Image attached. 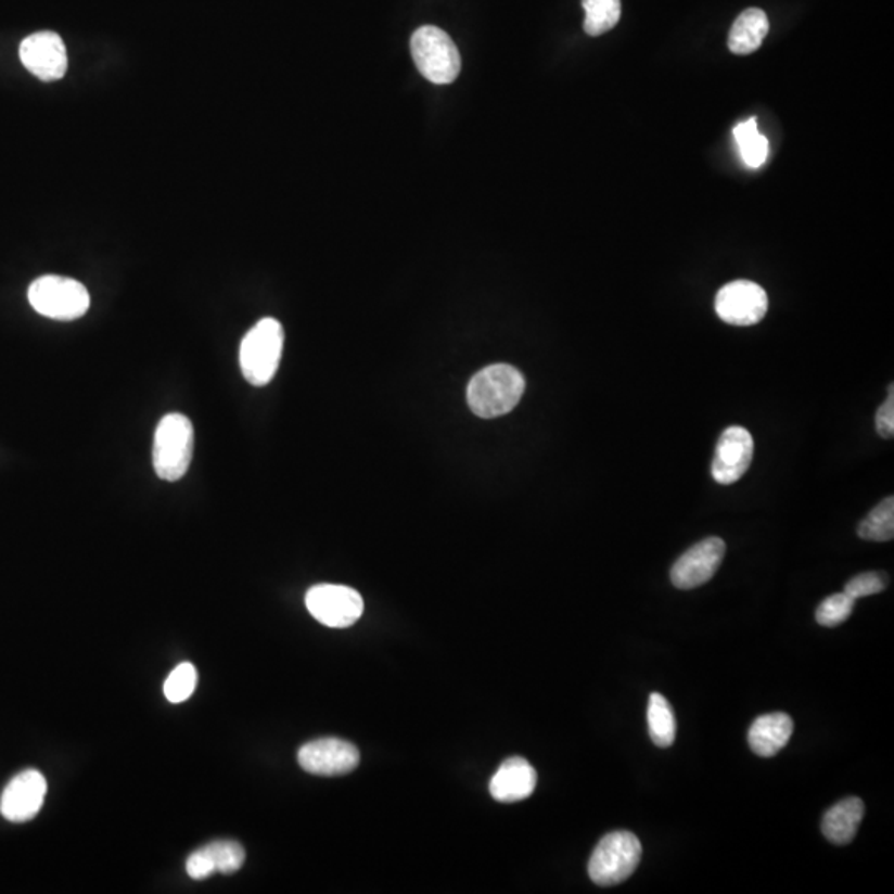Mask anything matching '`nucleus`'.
Instances as JSON below:
<instances>
[{
  "label": "nucleus",
  "instance_id": "6ab92c4d",
  "mask_svg": "<svg viewBox=\"0 0 894 894\" xmlns=\"http://www.w3.org/2000/svg\"><path fill=\"white\" fill-rule=\"evenodd\" d=\"M648 727L651 741L657 748H670L676 739V717L667 699L660 692H653L648 702Z\"/></svg>",
  "mask_w": 894,
  "mask_h": 894
},
{
  "label": "nucleus",
  "instance_id": "aec40b11",
  "mask_svg": "<svg viewBox=\"0 0 894 894\" xmlns=\"http://www.w3.org/2000/svg\"><path fill=\"white\" fill-rule=\"evenodd\" d=\"M733 138L738 143L741 157L744 159L749 168H761L767 157H769V141L764 135L758 133L757 118L748 119V122L739 123L733 128Z\"/></svg>",
  "mask_w": 894,
  "mask_h": 894
},
{
  "label": "nucleus",
  "instance_id": "9b49d317",
  "mask_svg": "<svg viewBox=\"0 0 894 894\" xmlns=\"http://www.w3.org/2000/svg\"><path fill=\"white\" fill-rule=\"evenodd\" d=\"M24 67L42 81L65 77L68 68L67 47L55 31L31 34L18 49Z\"/></svg>",
  "mask_w": 894,
  "mask_h": 894
},
{
  "label": "nucleus",
  "instance_id": "1a4fd4ad",
  "mask_svg": "<svg viewBox=\"0 0 894 894\" xmlns=\"http://www.w3.org/2000/svg\"><path fill=\"white\" fill-rule=\"evenodd\" d=\"M298 764L314 776L335 777L354 772L360 764V752L352 742L325 738L307 742L298 751Z\"/></svg>",
  "mask_w": 894,
  "mask_h": 894
},
{
  "label": "nucleus",
  "instance_id": "0eeeda50",
  "mask_svg": "<svg viewBox=\"0 0 894 894\" xmlns=\"http://www.w3.org/2000/svg\"><path fill=\"white\" fill-rule=\"evenodd\" d=\"M310 615L330 628H348L363 615V598L357 590L343 585H317L305 595Z\"/></svg>",
  "mask_w": 894,
  "mask_h": 894
},
{
  "label": "nucleus",
  "instance_id": "393cba45",
  "mask_svg": "<svg viewBox=\"0 0 894 894\" xmlns=\"http://www.w3.org/2000/svg\"><path fill=\"white\" fill-rule=\"evenodd\" d=\"M886 577H884L883 573H859V575L853 577L852 580L845 585V593L852 597L853 600H858V598L881 593V591L886 588Z\"/></svg>",
  "mask_w": 894,
  "mask_h": 894
},
{
  "label": "nucleus",
  "instance_id": "5701e85b",
  "mask_svg": "<svg viewBox=\"0 0 894 894\" xmlns=\"http://www.w3.org/2000/svg\"><path fill=\"white\" fill-rule=\"evenodd\" d=\"M197 685V670L191 663H182L173 669L165 682V695L173 704L191 698Z\"/></svg>",
  "mask_w": 894,
  "mask_h": 894
},
{
  "label": "nucleus",
  "instance_id": "f03ea898",
  "mask_svg": "<svg viewBox=\"0 0 894 894\" xmlns=\"http://www.w3.org/2000/svg\"><path fill=\"white\" fill-rule=\"evenodd\" d=\"M193 452V423L179 412L166 414L154 434L153 465L157 477L166 483H176L184 477Z\"/></svg>",
  "mask_w": 894,
  "mask_h": 894
},
{
  "label": "nucleus",
  "instance_id": "f257e3e1",
  "mask_svg": "<svg viewBox=\"0 0 894 894\" xmlns=\"http://www.w3.org/2000/svg\"><path fill=\"white\" fill-rule=\"evenodd\" d=\"M525 378L510 365H493L478 371L468 388V403L475 417L484 420L503 417L521 401Z\"/></svg>",
  "mask_w": 894,
  "mask_h": 894
},
{
  "label": "nucleus",
  "instance_id": "423d86ee",
  "mask_svg": "<svg viewBox=\"0 0 894 894\" xmlns=\"http://www.w3.org/2000/svg\"><path fill=\"white\" fill-rule=\"evenodd\" d=\"M411 53L418 71L431 84H452L461 72L458 47L446 31L433 25H424L412 34Z\"/></svg>",
  "mask_w": 894,
  "mask_h": 894
},
{
  "label": "nucleus",
  "instance_id": "7ed1b4c3",
  "mask_svg": "<svg viewBox=\"0 0 894 894\" xmlns=\"http://www.w3.org/2000/svg\"><path fill=\"white\" fill-rule=\"evenodd\" d=\"M283 349V329L276 318L255 323L241 343L242 374L254 386L269 385L279 370Z\"/></svg>",
  "mask_w": 894,
  "mask_h": 894
},
{
  "label": "nucleus",
  "instance_id": "b1692460",
  "mask_svg": "<svg viewBox=\"0 0 894 894\" xmlns=\"http://www.w3.org/2000/svg\"><path fill=\"white\" fill-rule=\"evenodd\" d=\"M855 601L852 597L843 591V593L830 595L821 601L820 606L815 613V618L821 626L827 628H835L842 625L852 616L853 609H855Z\"/></svg>",
  "mask_w": 894,
  "mask_h": 894
},
{
  "label": "nucleus",
  "instance_id": "412c9836",
  "mask_svg": "<svg viewBox=\"0 0 894 894\" xmlns=\"http://www.w3.org/2000/svg\"><path fill=\"white\" fill-rule=\"evenodd\" d=\"M585 9V31L598 37L612 30L622 17V0H582Z\"/></svg>",
  "mask_w": 894,
  "mask_h": 894
},
{
  "label": "nucleus",
  "instance_id": "a878e982",
  "mask_svg": "<svg viewBox=\"0 0 894 894\" xmlns=\"http://www.w3.org/2000/svg\"><path fill=\"white\" fill-rule=\"evenodd\" d=\"M877 430L883 439H893L894 436V395L893 385L890 386V396L884 399L877 412Z\"/></svg>",
  "mask_w": 894,
  "mask_h": 894
},
{
  "label": "nucleus",
  "instance_id": "a211bd4d",
  "mask_svg": "<svg viewBox=\"0 0 894 894\" xmlns=\"http://www.w3.org/2000/svg\"><path fill=\"white\" fill-rule=\"evenodd\" d=\"M769 18L761 9H748L733 22L729 31V50L738 55H749L758 50L769 34Z\"/></svg>",
  "mask_w": 894,
  "mask_h": 894
},
{
  "label": "nucleus",
  "instance_id": "4468645a",
  "mask_svg": "<svg viewBox=\"0 0 894 894\" xmlns=\"http://www.w3.org/2000/svg\"><path fill=\"white\" fill-rule=\"evenodd\" d=\"M245 850L232 840H219L196 850L186 861V871L193 880H206L214 873L232 874L241 870Z\"/></svg>",
  "mask_w": 894,
  "mask_h": 894
},
{
  "label": "nucleus",
  "instance_id": "20e7f679",
  "mask_svg": "<svg viewBox=\"0 0 894 894\" xmlns=\"http://www.w3.org/2000/svg\"><path fill=\"white\" fill-rule=\"evenodd\" d=\"M28 302L43 317L72 322L84 317L90 308L87 286L62 276H43L28 286Z\"/></svg>",
  "mask_w": 894,
  "mask_h": 894
},
{
  "label": "nucleus",
  "instance_id": "6e6552de",
  "mask_svg": "<svg viewBox=\"0 0 894 894\" xmlns=\"http://www.w3.org/2000/svg\"><path fill=\"white\" fill-rule=\"evenodd\" d=\"M714 308L723 322L733 327H751L761 322L769 310V297L757 283L736 280L717 292Z\"/></svg>",
  "mask_w": 894,
  "mask_h": 894
},
{
  "label": "nucleus",
  "instance_id": "ddd939ff",
  "mask_svg": "<svg viewBox=\"0 0 894 894\" xmlns=\"http://www.w3.org/2000/svg\"><path fill=\"white\" fill-rule=\"evenodd\" d=\"M47 795V780L39 770L15 776L0 796V814L5 820L22 823L37 817Z\"/></svg>",
  "mask_w": 894,
  "mask_h": 894
},
{
  "label": "nucleus",
  "instance_id": "39448f33",
  "mask_svg": "<svg viewBox=\"0 0 894 894\" xmlns=\"http://www.w3.org/2000/svg\"><path fill=\"white\" fill-rule=\"evenodd\" d=\"M643 848L631 832L604 835L591 853L588 874L598 886H615L628 880L640 865Z\"/></svg>",
  "mask_w": 894,
  "mask_h": 894
},
{
  "label": "nucleus",
  "instance_id": "2eb2a0df",
  "mask_svg": "<svg viewBox=\"0 0 894 894\" xmlns=\"http://www.w3.org/2000/svg\"><path fill=\"white\" fill-rule=\"evenodd\" d=\"M537 787V772L525 758L510 757L500 765L490 780V795L502 804L525 801Z\"/></svg>",
  "mask_w": 894,
  "mask_h": 894
},
{
  "label": "nucleus",
  "instance_id": "9d476101",
  "mask_svg": "<svg viewBox=\"0 0 894 894\" xmlns=\"http://www.w3.org/2000/svg\"><path fill=\"white\" fill-rule=\"evenodd\" d=\"M726 555L723 538L710 537L682 553L670 569V582L679 590H692L707 584L716 575Z\"/></svg>",
  "mask_w": 894,
  "mask_h": 894
},
{
  "label": "nucleus",
  "instance_id": "4be33fe9",
  "mask_svg": "<svg viewBox=\"0 0 894 894\" xmlns=\"http://www.w3.org/2000/svg\"><path fill=\"white\" fill-rule=\"evenodd\" d=\"M858 537L864 540L887 541L894 537V499L886 497L858 525Z\"/></svg>",
  "mask_w": 894,
  "mask_h": 894
},
{
  "label": "nucleus",
  "instance_id": "f8f14e48",
  "mask_svg": "<svg viewBox=\"0 0 894 894\" xmlns=\"http://www.w3.org/2000/svg\"><path fill=\"white\" fill-rule=\"evenodd\" d=\"M754 459V439L745 427L730 426L720 434L714 455V481L720 486H730L744 477Z\"/></svg>",
  "mask_w": 894,
  "mask_h": 894
},
{
  "label": "nucleus",
  "instance_id": "dca6fc26",
  "mask_svg": "<svg viewBox=\"0 0 894 894\" xmlns=\"http://www.w3.org/2000/svg\"><path fill=\"white\" fill-rule=\"evenodd\" d=\"M793 720L789 714H764L749 729V745L758 757H774L792 738Z\"/></svg>",
  "mask_w": 894,
  "mask_h": 894
},
{
  "label": "nucleus",
  "instance_id": "f3484780",
  "mask_svg": "<svg viewBox=\"0 0 894 894\" xmlns=\"http://www.w3.org/2000/svg\"><path fill=\"white\" fill-rule=\"evenodd\" d=\"M865 817V804L858 796H848L825 814L821 832L828 842L848 845Z\"/></svg>",
  "mask_w": 894,
  "mask_h": 894
}]
</instances>
